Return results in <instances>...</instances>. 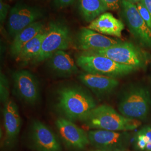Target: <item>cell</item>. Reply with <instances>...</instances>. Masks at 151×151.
<instances>
[{
  "label": "cell",
  "mask_w": 151,
  "mask_h": 151,
  "mask_svg": "<svg viewBox=\"0 0 151 151\" xmlns=\"http://www.w3.org/2000/svg\"><path fill=\"white\" fill-rule=\"evenodd\" d=\"M80 121L89 129L115 132L133 130L141 125L140 120L127 118L106 105L96 106Z\"/></svg>",
  "instance_id": "1"
},
{
  "label": "cell",
  "mask_w": 151,
  "mask_h": 151,
  "mask_svg": "<svg viewBox=\"0 0 151 151\" xmlns=\"http://www.w3.org/2000/svg\"><path fill=\"white\" fill-rule=\"evenodd\" d=\"M57 104L61 112L71 121L81 120L96 106L93 97L77 87H65L60 90Z\"/></svg>",
  "instance_id": "2"
},
{
  "label": "cell",
  "mask_w": 151,
  "mask_h": 151,
  "mask_svg": "<svg viewBox=\"0 0 151 151\" xmlns=\"http://www.w3.org/2000/svg\"><path fill=\"white\" fill-rule=\"evenodd\" d=\"M151 109V94L147 87L131 85L123 93L118 103L119 113L129 119H146Z\"/></svg>",
  "instance_id": "3"
},
{
  "label": "cell",
  "mask_w": 151,
  "mask_h": 151,
  "mask_svg": "<svg viewBox=\"0 0 151 151\" xmlns=\"http://www.w3.org/2000/svg\"><path fill=\"white\" fill-rule=\"evenodd\" d=\"M76 63L86 73L114 78L129 75L137 70L131 66L118 63L106 57L83 52L77 57Z\"/></svg>",
  "instance_id": "4"
},
{
  "label": "cell",
  "mask_w": 151,
  "mask_h": 151,
  "mask_svg": "<svg viewBox=\"0 0 151 151\" xmlns=\"http://www.w3.org/2000/svg\"><path fill=\"white\" fill-rule=\"evenodd\" d=\"M70 43L71 37L68 26L60 22H51L46 30L40 52L34 61L40 62L48 60L56 52L68 48Z\"/></svg>",
  "instance_id": "5"
},
{
  "label": "cell",
  "mask_w": 151,
  "mask_h": 151,
  "mask_svg": "<svg viewBox=\"0 0 151 151\" xmlns=\"http://www.w3.org/2000/svg\"><path fill=\"white\" fill-rule=\"evenodd\" d=\"M83 53L102 55L119 64L135 68L143 67L146 63V56L143 52L133 44L128 42H120L108 48L83 52Z\"/></svg>",
  "instance_id": "6"
},
{
  "label": "cell",
  "mask_w": 151,
  "mask_h": 151,
  "mask_svg": "<svg viewBox=\"0 0 151 151\" xmlns=\"http://www.w3.org/2000/svg\"><path fill=\"white\" fill-rule=\"evenodd\" d=\"M90 143L96 150L105 151H126L131 142L127 132L95 129L88 132Z\"/></svg>",
  "instance_id": "7"
},
{
  "label": "cell",
  "mask_w": 151,
  "mask_h": 151,
  "mask_svg": "<svg viewBox=\"0 0 151 151\" xmlns=\"http://www.w3.org/2000/svg\"><path fill=\"white\" fill-rule=\"evenodd\" d=\"M43 13L37 7L17 3L10 9L7 22L8 32L14 38L23 29L42 18Z\"/></svg>",
  "instance_id": "8"
},
{
  "label": "cell",
  "mask_w": 151,
  "mask_h": 151,
  "mask_svg": "<svg viewBox=\"0 0 151 151\" xmlns=\"http://www.w3.org/2000/svg\"><path fill=\"white\" fill-rule=\"evenodd\" d=\"M122 13L130 32L143 45L151 47V29L140 16L135 4L121 0Z\"/></svg>",
  "instance_id": "9"
},
{
  "label": "cell",
  "mask_w": 151,
  "mask_h": 151,
  "mask_svg": "<svg viewBox=\"0 0 151 151\" xmlns=\"http://www.w3.org/2000/svg\"><path fill=\"white\" fill-rule=\"evenodd\" d=\"M55 125L62 140L68 148L82 151L90 144L88 133L72 121L60 118L56 120Z\"/></svg>",
  "instance_id": "10"
},
{
  "label": "cell",
  "mask_w": 151,
  "mask_h": 151,
  "mask_svg": "<svg viewBox=\"0 0 151 151\" xmlns=\"http://www.w3.org/2000/svg\"><path fill=\"white\" fill-rule=\"evenodd\" d=\"M14 90L17 96L25 102L34 105L40 98L38 81L32 73L27 70H18L13 75Z\"/></svg>",
  "instance_id": "11"
},
{
  "label": "cell",
  "mask_w": 151,
  "mask_h": 151,
  "mask_svg": "<svg viewBox=\"0 0 151 151\" xmlns=\"http://www.w3.org/2000/svg\"><path fill=\"white\" fill-rule=\"evenodd\" d=\"M31 140L37 151H62L60 141L45 124L34 120L31 127Z\"/></svg>",
  "instance_id": "12"
},
{
  "label": "cell",
  "mask_w": 151,
  "mask_h": 151,
  "mask_svg": "<svg viewBox=\"0 0 151 151\" xmlns=\"http://www.w3.org/2000/svg\"><path fill=\"white\" fill-rule=\"evenodd\" d=\"M120 42L87 27L82 28L77 37L78 48L84 52L108 48Z\"/></svg>",
  "instance_id": "13"
},
{
  "label": "cell",
  "mask_w": 151,
  "mask_h": 151,
  "mask_svg": "<svg viewBox=\"0 0 151 151\" xmlns=\"http://www.w3.org/2000/svg\"><path fill=\"white\" fill-rule=\"evenodd\" d=\"M3 117L6 145L12 146L16 142L21 127V118L18 108L12 100H9L4 104Z\"/></svg>",
  "instance_id": "14"
},
{
  "label": "cell",
  "mask_w": 151,
  "mask_h": 151,
  "mask_svg": "<svg viewBox=\"0 0 151 151\" xmlns=\"http://www.w3.org/2000/svg\"><path fill=\"white\" fill-rule=\"evenodd\" d=\"M78 78L82 83L100 96L110 93L119 85L116 78L105 76L83 73Z\"/></svg>",
  "instance_id": "15"
},
{
  "label": "cell",
  "mask_w": 151,
  "mask_h": 151,
  "mask_svg": "<svg viewBox=\"0 0 151 151\" xmlns=\"http://www.w3.org/2000/svg\"><path fill=\"white\" fill-rule=\"evenodd\" d=\"M87 28L101 34L120 38L124 25L112 14L105 12L91 22Z\"/></svg>",
  "instance_id": "16"
},
{
  "label": "cell",
  "mask_w": 151,
  "mask_h": 151,
  "mask_svg": "<svg viewBox=\"0 0 151 151\" xmlns=\"http://www.w3.org/2000/svg\"><path fill=\"white\" fill-rule=\"evenodd\" d=\"M49 60V65L57 75L69 77L78 72V68L73 58L64 50H59Z\"/></svg>",
  "instance_id": "17"
},
{
  "label": "cell",
  "mask_w": 151,
  "mask_h": 151,
  "mask_svg": "<svg viewBox=\"0 0 151 151\" xmlns=\"http://www.w3.org/2000/svg\"><path fill=\"white\" fill-rule=\"evenodd\" d=\"M43 29V24L40 22H37L19 32L14 38L10 45V54L16 58L20 53L22 49L32 39L41 32Z\"/></svg>",
  "instance_id": "18"
},
{
  "label": "cell",
  "mask_w": 151,
  "mask_h": 151,
  "mask_svg": "<svg viewBox=\"0 0 151 151\" xmlns=\"http://www.w3.org/2000/svg\"><path fill=\"white\" fill-rule=\"evenodd\" d=\"M78 9L85 21L90 22L108 10L101 0H79Z\"/></svg>",
  "instance_id": "19"
},
{
  "label": "cell",
  "mask_w": 151,
  "mask_h": 151,
  "mask_svg": "<svg viewBox=\"0 0 151 151\" xmlns=\"http://www.w3.org/2000/svg\"><path fill=\"white\" fill-rule=\"evenodd\" d=\"M46 35V30H42L37 36L28 42L22 49L20 53L16 57L19 62H28L34 60L39 54L44 39Z\"/></svg>",
  "instance_id": "20"
},
{
  "label": "cell",
  "mask_w": 151,
  "mask_h": 151,
  "mask_svg": "<svg viewBox=\"0 0 151 151\" xmlns=\"http://www.w3.org/2000/svg\"><path fill=\"white\" fill-rule=\"evenodd\" d=\"M135 149L140 151H151V125H145L133 137Z\"/></svg>",
  "instance_id": "21"
},
{
  "label": "cell",
  "mask_w": 151,
  "mask_h": 151,
  "mask_svg": "<svg viewBox=\"0 0 151 151\" xmlns=\"http://www.w3.org/2000/svg\"><path fill=\"white\" fill-rule=\"evenodd\" d=\"M9 90L7 80L5 76L1 73V101L5 103L9 100Z\"/></svg>",
  "instance_id": "22"
},
{
  "label": "cell",
  "mask_w": 151,
  "mask_h": 151,
  "mask_svg": "<svg viewBox=\"0 0 151 151\" xmlns=\"http://www.w3.org/2000/svg\"><path fill=\"white\" fill-rule=\"evenodd\" d=\"M136 6L140 14V16L144 20L148 27L151 29V15L150 13L142 2H139L137 4Z\"/></svg>",
  "instance_id": "23"
},
{
  "label": "cell",
  "mask_w": 151,
  "mask_h": 151,
  "mask_svg": "<svg viewBox=\"0 0 151 151\" xmlns=\"http://www.w3.org/2000/svg\"><path fill=\"white\" fill-rule=\"evenodd\" d=\"M10 9V6L2 0L0 1V22L2 25L5 21Z\"/></svg>",
  "instance_id": "24"
},
{
  "label": "cell",
  "mask_w": 151,
  "mask_h": 151,
  "mask_svg": "<svg viewBox=\"0 0 151 151\" xmlns=\"http://www.w3.org/2000/svg\"><path fill=\"white\" fill-rule=\"evenodd\" d=\"M107 10L116 11L119 9L120 0H101Z\"/></svg>",
  "instance_id": "25"
},
{
  "label": "cell",
  "mask_w": 151,
  "mask_h": 151,
  "mask_svg": "<svg viewBox=\"0 0 151 151\" xmlns=\"http://www.w3.org/2000/svg\"><path fill=\"white\" fill-rule=\"evenodd\" d=\"M75 0H54V5L57 8H64L71 5Z\"/></svg>",
  "instance_id": "26"
},
{
  "label": "cell",
  "mask_w": 151,
  "mask_h": 151,
  "mask_svg": "<svg viewBox=\"0 0 151 151\" xmlns=\"http://www.w3.org/2000/svg\"><path fill=\"white\" fill-rule=\"evenodd\" d=\"M140 2H142L146 7L151 15V0H142Z\"/></svg>",
  "instance_id": "27"
},
{
  "label": "cell",
  "mask_w": 151,
  "mask_h": 151,
  "mask_svg": "<svg viewBox=\"0 0 151 151\" xmlns=\"http://www.w3.org/2000/svg\"><path fill=\"white\" fill-rule=\"evenodd\" d=\"M127 1H128L129 2L132 3V4H134L136 5L137 4L140 2L142 0H127Z\"/></svg>",
  "instance_id": "28"
},
{
  "label": "cell",
  "mask_w": 151,
  "mask_h": 151,
  "mask_svg": "<svg viewBox=\"0 0 151 151\" xmlns=\"http://www.w3.org/2000/svg\"><path fill=\"white\" fill-rule=\"evenodd\" d=\"M92 151H101V150H93Z\"/></svg>",
  "instance_id": "29"
}]
</instances>
